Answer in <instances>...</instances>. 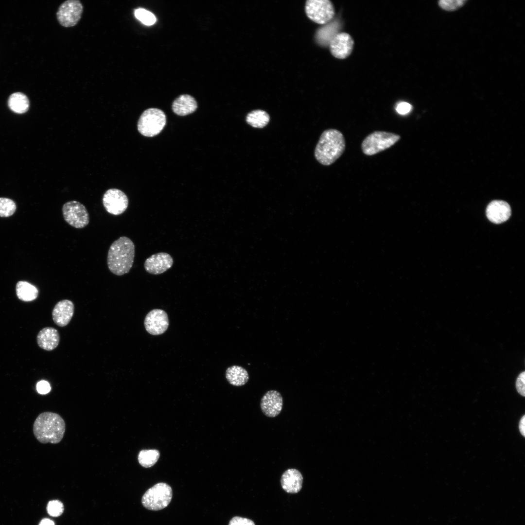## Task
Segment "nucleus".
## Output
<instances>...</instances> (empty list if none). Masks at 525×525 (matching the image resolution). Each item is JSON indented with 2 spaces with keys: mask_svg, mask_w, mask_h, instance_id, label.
<instances>
[{
  "mask_svg": "<svg viewBox=\"0 0 525 525\" xmlns=\"http://www.w3.org/2000/svg\"><path fill=\"white\" fill-rule=\"evenodd\" d=\"M135 257V245L128 237L122 236L114 241L107 254V264L111 273L117 276L128 273Z\"/></svg>",
  "mask_w": 525,
  "mask_h": 525,
  "instance_id": "nucleus-1",
  "label": "nucleus"
},
{
  "mask_svg": "<svg viewBox=\"0 0 525 525\" xmlns=\"http://www.w3.org/2000/svg\"><path fill=\"white\" fill-rule=\"evenodd\" d=\"M66 429L65 421L58 414L44 412L40 414L33 424V433L41 443L57 444L62 439Z\"/></svg>",
  "mask_w": 525,
  "mask_h": 525,
  "instance_id": "nucleus-2",
  "label": "nucleus"
},
{
  "mask_svg": "<svg viewBox=\"0 0 525 525\" xmlns=\"http://www.w3.org/2000/svg\"><path fill=\"white\" fill-rule=\"evenodd\" d=\"M345 140L342 133L337 129H329L321 134L315 150L316 159L328 166L334 162L343 153Z\"/></svg>",
  "mask_w": 525,
  "mask_h": 525,
  "instance_id": "nucleus-3",
  "label": "nucleus"
},
{
  "mask_svg": "<svg viewBox=\"0 0 525 525\" xmlns=\"http://www.w3.org/2000/svg\"><path fill=\"white\" fill-rule=\"evenodd\" d=\"M401 137L393 133L376 131L368 136L361 144L363 152L367 156H372L384 151L399 140Z\"/></svg>",
  "mask_w": 525,
  "mask_h": 525,
  "instance_id": "nucleus-4",
  "label": "nucleus"
},
{
  "mask_svg": "<svg viewBox=\"0 0 525 525\" xmlns=\"http://www.w3.org/2000/svg\"><path fill=\"white\" fill-rule=\"evenodd\" d=\"M166 122V116L160 109H147L140 115L138 122L139 132L145 137H153L163 129Z\"/></svg>",
  "mask_w": 525,
  "mask_h": 525,
  "instance_id": "nucleus-5",
  "label": "nucleus"
},
{
  "mask_svg": "<svg viewBox=\"0 0 525 525\" xmlns=\"http://www.w3.org/2000/svg\"><path fill=\"white\" fill-rule=\"evenodd\" d=\"M172 497L171 487L165 483H158L148 489L143 494L141 503L144 507L151 510H159L169 504Z\"/></svg>",
  "mask_w": 525,
  "mask_h": 525,
  "instance_id": "nucleus-6",
  "label": "nucleus"
},
{
  "mask_svg": "<svg viewBox=\"0 0 525 525\" xmlns=\"http://www.w3.org/2000/svg\"><path fill=\"white\" fill-rule=\"evenodd\" d=\"M62 213L65 221L76 228H83L89 222V216L86 207L77 201L66 202L62 207Z\"/></svg>",
  "mask_w": 525,
  "mask_h": 525,
  "instance_id": "nucleus-7",
  "label": "nucleus"
},
{
  "mask_svg": "<svg viewBox=\"0 0 525 525\" xmlns=\"http://www.w3.org/2000/svg\"><path fill=\"white\" fill-rule=\"evenodd\" d=\"M305 12L310 19L320 24L330 22L335 15L333 4L329 0H308Z\"/></svg>",
  "mask_w": 525,
  "mask_h": 525,
  "instance_id": "nucleus-8",
  "label": "nucleus"
},
{
  "mask_svg": "<svg viewBox=\"0 0 525 525\" xmlns=\"http://www.w3.org/2000/svg\"><path fill=\"white\" fill-rule=\"evenodd\" d=\"M83 11V6L80 1L68 0L59 7L56 13L57 19L62 26L73 27L80 20Z\"/></svg>",
  "mask_w": 525,
  "mask_h": 525,
  "instance_id": "nucleus-9",
  "label": "nucleus"
},
{
  "mask_svg": "<svg viewBox=\"0 0 525 525\" xmlns=\"http://www.w3.org/2000/svg\"><path fill=\"white\" fill-rule=\"evenodd\" d=\"M103 204L110 214L118 215L123 213L128 206V198L122 191L115 188L107 190L104 193Z\"/></svg>",
  "mask_w": 525,
  "mask_h": 525,
  "instance_id": "nucleus-10",
  "label": "nucleus"
},
{
  "mask_svg": "<svg viewBox=\"0 0 525 525\" xmlns=\"http://www.w3.org/2000/svg\"><path fill=\"white\" fill-rule=\"evenodd\" d=\"M144 323L146 331L150 334H161L168 329V317L164 311L154 309L147 314Z\"/></svg>",
  "mask_w": 525,
  "mask_h": 525,
  "instance_id": "nucleus-11",
  "label": "nucleus"
},
{
  "mask_svg": "<svg viewBox=\"0 0 525 525\" xmlns=\"http://www.w3.org/2000/svg\"><path fill=\"white\" fill-rule=\"evenodd\" d=\"M354 41L348 33H337L329 42L331 53L338 59H345L351 53Z\"/></svg>",
  "mask_w": 525,
  "mask_h": 525,
  "instance_id": "nucleus-12",
  "label": "nucleus"
},
{
  "mask_svg": "<svg viewBox=\"0 0 525 525\" xmlns=\"http://www.w3.org/2000/svg\"><path fill=\"white\" fill-rule=\"evenodd\" d=\"M282 406V397L277 390L267 391L261 400V410L268 417L274 418L279 415L281 411Z\"/></svg>",
  "mask_w": 525,
  "mask_h": 525,
  "instance_id": "nucleus-13",
  "label": "nucleus"
},
{
  "mask_svg": "<svg viewBox=\"0 0 525 525\" xmlns=\"http://www.w3.org/2000/svg\"><path fill=\"white\" fill-rule=\"evenodd\" d=\"M173 262V259L169 254L159 252L148 258L145 261L144 267L148 273L159 275L170 269Z\"/></svg>",
  "mask_w": 525,
  "mask_h": 525,
  "instance_id": "nucleus-14",
  "label": "nucleus"
},
{
  "mask_svg": "<svg viewBox=\"0 0 525 525\" xmlns=\"http://www.w3.org/2000/svg\"><path fill=\"white\" fill-rule=\"evenodd\" d=\"M509 204L503 200H494L488 205L486 215L491 222L499 224L507 221L511 215Z\"/></svg>",
  "mask_w": 525,
  "mask_h": 525,
  "instance_id": "nucleus-15",
  "label": "nucleus"
},
{
  "mask_svg": "<svg viewBox=\"0 0 525 525\" xmlns=\"http://www.w3.org/2000/svg\"><path fill=\"white\" fill-rule=\"evenodd\" d=\"M73 313V302L68 299L62 300L56 303L52 310V319L57 325L64 327L70 322Z\"/></svg>",
  "mask_w": 525,
  "mask_h": 525,
  "instance_id": "nucleus-16",
  "label": "nucleus"
},
{
  "mask_svg": "<svg viewBox=\"0 0 525 525\" xmlns=\"http://www.w3.org/2000/svg\"><path fill=\"white\" fill-rule=\"evenodd\" d=\"M280 483L283 490L289 493H296L302 488L303 477L296 469H289L281 475Z\"/></svg>",
  "mask_w": 525,
  "mask_h": 525,
  "instance_id": "nucleus-17",
  "label": "nucleus"
},
{
  "mask_svg": "<svg viewBox=\"0 0 525 525\" xmlns=\"http://www.w3.org/2000/svg\"><path fill=\"white\" fill-rule=\"evenodd\" d=\"M38 346L46 350H52L57 347L60 337L58 331L52 327H45L40 331L37 337Z\"/></svg>",
  "mask_w": 525,
  "mask_h": 525,
  "instance_id": "nucleus-18",
  "label": "nucleus"
},
{
  "mask_svg": "<svg viewBox=\"0 0 525 525\" xmlns=\"http://www.w3.org/2000/svg\"><path fill=\"white\" fill-rule=\"evenodd\" d=\"M197 107L195 100L191 95L183 94L178 97L173 102L172 109L179 116H185L194 112Z\"/></svg>",
  "mask_w": 525,
  "mask_h": 525,
  "instance_id": "nucleus-19",
  "label": "nucleus"
},
{
  "mask_svg": "<svg viewBox=\"0 0 525 525\" xmlns=\"http://www.w3.org/2000/svg\"><path fill=\"white\" fill-rule=\"evenodd\" d=\"M226 378L228 383L237 386L245 385L249 380V375L244 368L237 365L228 367L226 371Z\"/></svg>",
  "mask_w": 525,
  "mask_h": 525,
  "instance_id": "nucleus-20",
  "label": "nucleus"
},
{
  "mask_svg": "<svg viewBox=\"0 0 525 525\" xmlns=\"http://www.w3.org/2000/svg\"><path fill=\"white\" fill-rule=\"evenodd\" d=\"M16 290L18 298L25 302L35 300L38 295L36 287L25 281H19L16 284Z\"/></svg>",
  "mask_w": 525,
  "mask_h": 525,
  "instance_id": "nucleus-21",
  "label": "nucleus"
},
{
  "mask_svg": "<svg viewBox=\"0 0 525 525\" xmlns=\"http://www.w3.org/2000/svg\"><path fill=\"white\" fill-rule=\"evenodd\" d=\"M8 104L11 110L19 114L26 112L29 107V101L27 97L21 92H16L11 94L9 98Z\"/></svg>",
  "mask_w": 525,
  "mask_h": 525,
  "instance_id": "nucleus-22",
  "label": "nucleus"
},
{
  "mask_svg": "<svg viewBox=\"0 0 525 525\" xmlns=\"http://www.w3.org/2000/svg\"><path fill=\"white\" fill-rule=\"evenodd\" d=\"M270 116L265 111L257 109L249 112L246 116V122L255 128H262L269 122Z\"/></svg>",
  "mask_w": 525,
  "mask_h": 525,
  "instance_id": "nucleus-23",
  "label": "nucleus"
},
{
  "mask_svg": "<svg viewBox=\"0 0 525 525\" xmlns=\"http://www.w3.org/2000/svg\"><path fill=\"white\" fill-rule=\"evenodd\" d=\"M159 456V452L157 450H142L139 454L138 461L142 467L149 468L156 464Z\"/></svg>",
  "mask_w": 525,
  "mask_h": 525,
  "instance_id": "nucleus-24",
  "label": "nucleus"
},
{
  "mask_svg": "<svg viewBox=\"0 0 525 525\" xmlns=\"http://www.w3.org/2000/svg\"><path fill=\"white\" fill-rule=\"evenodd\" d=\"M15 202L7 198H0V217H8L12 215L16 210Z\"/></svg>",
  "mask_w": 525,
  "mask_h": 525,
  "instance_id": "nucleus-25",
  "label": "nucleus"
},
{
  "mask_svg": "<svg viewBox=\"0 0 525 525\" xmlns=\"http://www.w3.org/2000/svg\"><path fill=\"white\" fill-rule=\"evenodd\" d=\"M136 18L146 25H152L156 22L155 16L151 12L143 8H139L135 11Z\"/></svg>",
  "mask_w": 525,
  "mask_h": 525,
  "instance_id": "nucleus-26",
  "label": "nucleus"
},
{
  "mask_svg": "<svg viewBox=\"0 0 525 525\" xmlns=\"http://www.w3.org/2000/svg\"><path fill=\"white\" fill-rule=\"evenodd\" d=\"M47 511L48 514L52 517L60 516L64 511V506L63 503L58 500L50 501L47 505Z\"/></svg>",
  "mask_w": 525,
  "mask_h": 525,
  "instance_id": "nucleus-27",
  "label": "nucleus"
},
{
  "mask_svg": "<svg viewBox=\"0 0 525 525\" xmlns=\"http://www.w3.org/2000/svg\"><path fill=\"white\" fill-rule=\"evenodd\" d=\"M466 1L464 0H441L439 1V6L447 11H453L463 6Z\"/></svg>",
  "mask_w": 525,
  "mask_h": 525,
  "instance_id": "nucleus-28",
  "label": "nucleus"
},
{
  "mask_svg": "<svg viewBox=\"0 0 525 525\" xmlns=\"http://www.w3.org/2000/svg\"><path fill=\"white\" fill-rule=\"evenodd\" d=\"M525 372H521L516 381V387L518 392L523 397L525 396Z\"/></svg>",
  "mask_w": 525,
  "mask_h": 525,
  "instance_id": "nucleus-29",
  "label": "nucleus"
},
{
  "mask_svg": "<svg viewBox=\"0 0 525 525\" xmlns=\"http://www.w3.org/2000/svg\"><path fill=\"white\" fill-rule=\"evenodd\" d=\"M228 525H255L253 521L247 518L236 516L229 521Z\"/></svg>",
  "mask_w": 525,
  "mask_h": 525,
  "instance_id": "nucleus-30",
  "label": "nucleus"
},
{
  "mask_svg": "<svg viewBox=\"0 0 525 525\" xmlns=\"http://www.w3.org/2000/svg\"><path fill=\"white\" fill-rule=\"evenodd\" d=\"M36 389L39 393L41 394H46L51 391V387L48 382L42 380L37 383L36 385Z\"/></svg>",
  "mask_w": 525,
  "mask_h": 525,
  "instance_id": "nucleus-31",
  "label": "nucleus"
},
{
  "mask_svg": "<svg viewBox=\"0 0 525 525\" xmlns=\"http://www.w3.org/2000/svg\"><path fill=\"white\" fill-rule=\"evenodd\" d=\"M412 106L410 104L406 102L399 103L396 108L397 112L401 115H405L409 113L411 110Z\"/></svg>",
  "mask_w": 525,
  "mask_h": 525,
  "instance_id": "nucleus-32",
  "label": "nucleus"
},
{
  "mask_svg": "<svg viewBox=\"0 0 525 525\" xmlns=\"http://www.w3.org/2000/svg\"><path fill=\"white\" fill-rule=\"evenodd\" d=\"M525 416L524 415L521 418L519 424V429L521 434L523 437L525 436Z\"/></svg>",
  "mask_w": 525,
  "mask_h": 525,
  "instance_id": "nucleus-33",
  "label": "nucleus"
},
{
  "mask_svg": "<svg viewBox=\"0 0 525 525\" xmlns=\"http://www.w3.org/2000/svg\"><path fill=\"white\" fill-rule=\"evenodd\" d=\"M39 525H55L54 522L48 518H44L42 519Z\"/></svg>",
  "mask_w": 525,
  "mask_h": 525,
  "instance_id": "nucleus-34",
  "label": "nucleus"
}]
</instances>
